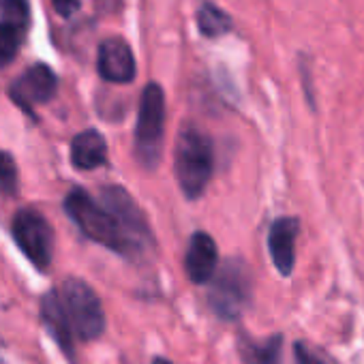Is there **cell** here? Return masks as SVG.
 <instances>
[{"label": "cell", "instance_id": "5bb4252c", "mask_svg": "<svg viewBox=\"0 0 364 364\" xmlns=\"http://www.w3.org/2000/svg\"><path fill=\"white\" fill-rule=\"evenodd\" d=\"M198 24H200V31H202L206 37H219V35L228 33L230 26H232L228 14L221 11L219 7L210 5V3H206V5L200 9V14H198Z\"/></svg>", "mask_w": 364, "mask_h": 364}, {"label": "cell", "instance_id": "5b68a950", "mask_svg": "<svg viewBox=\"0 0 364 364\" xmlns=\"http://www.w3.org/2000/svg\"><path fill=\"white\" fill-rule=\"evenodd\" d=\"M251 300V277L245 264L232 259L217 274H213V287L208 302L223 319H236Z\"/></svg>", "mask_w": 364, "mask_h": 364}, {"label": "cell", "instance_id": "2e32d148", "mask_svg": "<svg viewBox=\"0 0 364 364\" xmlns=\"http://www.w3.org/2000/svg\"><path fill=\"white\" fill-rule=\"evenodd\" d=\"M3 22L22 31L28 22V5L26 0H5L3 3Z\"/></svg>", "mask_w": 364, "mask_h": 364}, {"label": "cell", "instance_id": "d6986e66", "mask_svg": "<svg viewBox=\"0 0 364 364\" xmlns=\"http://www.w3.org/2000/svg\"><path fill=\"white\" fill-rule=\"evenodd\" d=\"M296 364H321L315 355H311L306 351V347H302L300 343L296 345Z\"/></svg>", "mask_w": 364, "mask_h": 364}, {"label": "cell", "instance_id": "6da1fadb", "mask_svg": "<svg viewBox=\"0 0 364 364\" xmlns=\"http://www.w3.org/2000/svg\"><path fill=\"white\" fill-rule=\"evenodd\" d=\"M67 215L77 223V228L95 242L122 253V255H137L141 253L144 245L135 240L127 228L120 223V219L105 206L95 202L84 191L75 189L65 200Z\"/></svg>", "mask_w": 364, "mask_h": 364}, {"label": "cell", "instance_id": "7c38bea8", "mask_svg": "<svg viewBox=\"0 0 364 364\" xmlns=\"http://www.w3.org/2000/svg\"><path fill=\"white\" fill-rule=\"evenodd\" d=\"M41 315H43L46 326L50 328V332L58 341V345L71 355L73 353V332H71V328H69V323L65 319V313H63V306H60V300H58L56 291H50L43 298Z\"/></svg>", "mask_w": 364, "mask_h": 364}, {"label": "cell", "instance_id": "4fadbf2b", "mask_svg": "<svg viewBox=\"0 0 364 364\" xmlns=\"http://www.w3.org/2000/svg\"><path fill=\"white\" fill-rule=\"evenodd\" d=\"M281 336H270L264 343H253V341H245L240 351H242V360L245 364H281Z\"/></svg>", "mask_w": 364, "mask_h": 364}, {"label": "cell", "instance_id": "ac0fdd59", "mask_svg": "<svg viewBox=\"0 0 364 364\" xmlns=\"http://www.w3.org/2000/svg\"><path fill=\"white\" fill-rule=\"evenodd\" d=\"M52 5H54V9H56L58 16L71 18L80 9V0H52Z\"/></svg>", "mask_w": 364, "mask_h": 364}, {"label": "cell", "instance_id": "8fae6325", "mask_svg": "<svg viewBox=\"0 0 364 364\" xmlns=\"http://www.w3.org/2000/svg\"><path fill=\"white\" fill-rule=\"evenodd\" d=\"M107 159V144L99 131H84L71 144V161L77 169H95Z\"/></svg>", "mask_w": 364, "mask_h": 364}, {"label": "cell", "instance_id": "9a60e30c", "mask_svg": "<svg viewBox=\"0 0 364 364\" xmlns=\"http://www.w3.org/2000/svg\"><path fill=\"white\" fill-rule=\"evenodd\" d=\"M20 48V31L9 26V24H0V67H7Z\"/></svg>", "mask_w": 364, "mask_h": 364}, {"label": "cell", "instance_id": "3957f363", "mask_svg": "<svg viewBox=\"0 0 364 364\" xmlns=\"http://www.w3.org/2000/svg\"><path fill=\"white\" fill-rule=\"evenodd\" d=\"M56 294L73 336L82 341H92L101 336L105 328V315L101 300L90 285L80 279H67Z\"/></svg>", "mask_w": 364, "mask_h": 364}, {"label": "cell", "instance_id": "52a82bcc", "mask_svg": "<svg viewBox=\"0 0 364 364\" xmlns=\"http://www.w3.org/2000/svg\"><path fill=\"white\" fill-rule=\"evenodd\" d=\"M97 67L103 80L114 84H127L135 77V58L127 41L112 37L99 46Z\"/></svg>", "mask_w": 364, "mask_h": 364}, {"label": "cell", "instance_id": "7a4b0ae2", "mask_svg": "<svg viewBox=\"0 0 364 364\" xmlns=\"http://www.w3.org/2000/svg\"><path fill=\"white\" fill-rule=\"evenodd\" d=\"M213 144L196 127H185L176 146V178L189 200L204 193L213 176Z\"/></svg>", "mask_w": 364, "mask_h": 364}, {"label": "cell", "instance_id": "ffe728a7", "mask_svg": "<svg viewBox=\"0 0 364 364\" xmlns=\"http://www.w3.org/2000/svg\"><path fill=\"white\" fill-rule=\"evenodd\" d=\"M152 364H173V362H169V360H165V358H156Z\"/></svg>", "mask_w": 364, "mask_h": 364}, {"label": "cell", "instance_id": "e0dca14e", "mask_svg": "<svg viewBox=\"0 0 364 364\" xmlns=\"http://www.w3.org/2000/svg\"><path fill=\"white\" fill-rule=\"evenodd\" d=\"M0 185H3L9 193L18 185V167H16V161L5 150H0Z\"/></svg>", "mask_w": 364, "mask_h": 364}, {"label": "cell", "instance_id": "8992f818", "mask_svg": "<svg viewBox=\"0 0 364 364\" xmlns=\"http://www.w3.org/2000/svg\"><path fill=\"white\" fill-rule=\"evenodd\" d=\"M14 236L24 255L41 270L52 262L54 253V232L46 217L33 208H22L14 219Z\"/></svg>", "mask_w": 364, "mask_h": 364}, {"label": "cell", "instance_id": "9c48e42d", "mask_svg": "<svg viewBox=\"0 0 364 364\" xmlns=\"http://www.w3.org/2000/svg\"><path fill=\"white\" fill-rule=\"evenodd\" d=\"M217 262H219V253L215 240L206 232L193 234L185 257V268L189 279L198 285L208 283L217 272Z\"/></svg>", "mask_w": 364, "mask_h": 364}, {"label": "cell", "instance_id": "ba28073f", "mask_svg": "<svg viewBox=\"0 0 364 364\" xmlns=\"http://www.w3.org/2000/svg\"><path fill=\"white\" fill-rule=\"evenodd\" d=\"M56 75L48 65H35L31 67L11 88L14 99L22 107H33L37 103H46L56 92Z\"/></svg>", "mask_w": 364, "mask_h": 364}, {"label": "cell", "instance_id": "30bf717a", "mask_svg": "<svg viewBox=\"0 0 364 364\" xmlns=\"http://www.w3.org/2000/svg\"><path fill=\"white\" fill-rule=\"evenodd\" d=\"M296 236H298V221L291 217H283L272 223L268 234V249L277 270L287 277L294 270L296 259Z\"/></svg>", "mask_w": 364, "mask_h": 364}, {"label": "cell", "instance_id": "277c9868", "mask_svg": "<svg viewBox=\"0 0 364 364\" xmlns=\"http://www.w3.org/2000/svg\"><path fill=\"white\" fill-rule=\"evenodd\" d=\"M165 129V97L159 84H148L141 95L137 127H135V152L137 161L154 169L161 159Z\"/></svg>", "mask_w": 364, "mask_h": 364}]
</instances>
